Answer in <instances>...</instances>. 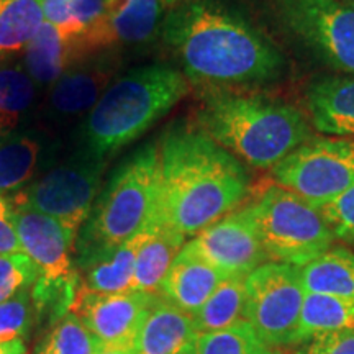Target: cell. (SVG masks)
<instances>
[{
  "instance_id": "cell-40",
  "label": "cell",
  "mask_w": 354,
  "mask_h": 354,
  "mask_svg": "<svg viewBox=\"0 0 354 354\" xmlns=\"http://www.w3.org/2000/svg\"><path fill=\"white\" fill-rule=\"evenodd\" d=\"M349 6L354 7V0H349Z\"/></svg>"
},
{
  "instance_id": "cell-28",
  "label": "cell",
  "mask_w": 354,
  "mask_h": 354,
  "mask_svg": "<svg viewBox=\"0 0 354 354\" xmlns=\"http://www.w3.org/2000/svg\"><path fill=\"white\" fill-rule=\"evenodd\" d=\"M37 88L38 84L24 64L0 61V118L10 131L33 105Z\"/></svg>"
},
{
  "instance_id": "cell-18",
  "label": "cell",
  "mask_w": 354,
  "mask_h": 354,
  "mask_svg": "<svg viewBox=\"0 0 354 354\" xmlns=\"http://www.w3.org/2000/svg\"><path fill=\"white\" fill-rule=\"evenodd\" d=\"M24 53L21 64L38 86H51L66 71L95 55L84 43L64 38L46 21Z\"/></svg>"
},
{
  "instance_id": "cell-2",
  "label": "cell",
  "mask_w": 354,
  "mask_h": 354,
  "mask_svg": "<svg viewBox=\"0 0 354 354\" xmlns=\"http://www.w3.org/2000/svg\"><path fill=\"white\" fill-rule=\"evenodd\" d=\"M162 38L194 86L264 84L282 76L286 59L271 39L234 13L212 2L172 7Z\"/></svg>"
},
{
  "instance_id": "cell-35",
  "label": "cell",
  "mask_w": 354,
  "mask_h": 354,
  "mask_svg": "<svg viewBox=\"0 0 354 354\" xmlns=\"http://www.w3.org/2000/svg\"><path fill=\"white\" fill-rule=\"evenodd\" d=\"M7 253H21V248L13 223L10 198L0 196V254Z\"/></svg>"
},
{
  "instance_id": "cell-5",
  "label": "cell",
  "mask_w": 354,
  "mask_h": 354,
  "mask_svg": "<svg viewBox=\"0 0 354 354\" xmlns=\"http://www.w3.org/2000/svg\"><path fill=\"white\" fill-rule=\"evenodd\" d=\"M159 189V149L149 143L128 156L100 189L81 234L79 261L113 250L153 223Z\"/></svg>"
},
{
  "instance_id": "cell-12",
  "label": "cell",
  "mask_w": 354,
  "mask_h": 354,
  "mask_svg": "<svg viewBox=\"0 0 354 354\" xmlns=\"http://www.w3.org/2000/svg\"><path fill=\"white\" fill-rule=\"evenodd\" d=\"M156 299V294L136 290L97 294L84 289L79 282L71 312L104 346L135 348L145 318Z\"/></svg>"
},
{
  "instance_id": "cell-24",
  "label": "cell",
  "mask_w": 354,
  "mask_h": 354,
  "mask_svg": "<svg viewBox=\"0 0 354 354\" xmlns=\"http://www.w3.org/2000/svg\"><path fill=\"white\" fill-rule=\"evenodd\" d=\"M354 330V302L326 294L305 292L297 343L315 336Z\"/></svg>"
},
{
  "instance_id": "cell-38",
  "label": "cell",
  "mask_w": 354,
  "mask_h": 354,
  "mask_svg": "<svg viewBox=\"0 0 354 354\" xmlns=\"http://www.w3.org/2000/svg\"><path fill=\"white\" fill-rule=\"evenodd\" d=\"M180 2H183V0H162V3H165V7H169V8L179 6Z\"/></svg>"
},
{
  "instance_id": "cell-23",
  "label": "cell",
  "mask_w": 354,
  "mask_h": 354,
  "mask_svg": "<svg viewBox=\"0 0 354 354\" xmlns=\"http://www.w3.org/2000/svg\"><path fill=\"white\" fill-rule=\"evenodd\" d=\"M305 292L326 294L354 302V253L348 248H330L300 268Z\"/></svg>"
},
{
  "instance_id": "cell-31",
  "label": "cell",
  "mask_w": 354,
  "mask_h": 354,
  "mask_svg": "<svg viewBox=\"0 0 354 354\" xmlns=\"http://www.w3.org/2000/svg\"><path fill=\"white\" fill-rule=\"evenodd\" d=\"M39 276L37 264L25 253L0 254V304L33 287Z\"/></svg>"
},
{
  "instance_id": "cell-13",
  "label": "cell",
  "mask_w": 354,
  "mask_h": 354,
  "mask_svg": "<svg viewBox=\"0 0 354 354\" xmlns=\"http://www.w3.org/2000/svg\"><path fill=\"white\" fill-rule=\"evenodd\" d=\"M12 209L21 253L37 264L41 277L46 281L76 279L71 253L76 246L77 233L25 203L12 202Z\"/></svg>"
},
{
  "instance_id": "cell-21",
  "label": "cell",
  "mask_w": 354,
  "mask_h": 354,
  "mask_svg": "<svg viewBox=\"0 0 354 354\" xmlns=\"http://www.w3.org/2000/svg\"><path fill=\"white\" fill-rule=\"evenodd\" d=\"M185 243L187 240L171 230L154 223L149 225L148 236L136 254L131 290L158 295L162 279Z\"/></svg>"
},
{
  "instance_id": "cell-26",
  "label": "cell",
  "mask_w": 354,
  "mask_h": 354,
  "mask_svg": "<svg viewBox=\"0 0 354 354\" xmlns=\"http://www.w3.org/2000/svg\"><path fill=\"white\" fill-rule=\"evenodd\" d=\"M245 279L225 277L214 294L192 315L198 335L232 328L245 322Z\"/></svg>"
},
{
  "instance_id": "cell-19",
  "label": "cell",
  "mask_w": 354,
  "mask_h": 354,
  "mask_svg": "<svg viewBox=\"0 0 354 354\" xmlns=\"http://www.w3.org/2000/svg\"><path fill=\"white\" fill-rule=\"evenodd\" d=\"M312 125L333 136H354V77H325L307 92Z\"/></svg>"
},
{
  "instance_id": "cell-4",
  "label": "cell",
  "mask_w": 354,
  "mask_h": 354,
  "mask_svg": "<svg viewBox=\"0 0 354 354\" xmlns=\"http://www.w3.org/2000/svg\"><path fill=\"white\" fill-rule=\"evenodd\" d=\"M190 82L167 64L140 66L109 84L82 125L86 151L112 156L161 120L189 94Z\"/></svg>"
},
{
  "instance_id": "cell-6",
  "label": "cell",
  "mask_w": 354,
  "mask_h": 354,
  "mask_svg": "<svg viewBox=\"0 0 354 354\" xmlns=\"http://www.w3.org/2000/svg\"><path fill=\"white\" fill-rule=\"evenodd\" d=\"M268 259L302 268L336 240L320 210L281 185H271L250 205Z\"/></svg>"
},
{
  "instance_id": "cell-14",
  "label": "cell",
  "mask_w": 354,
  "mask_h": 354,
  "mask_svg": "<svg viewBox=\"0 0 354 354\" xmlns=\"http://www.w3.org/2000/svg\"><path fill=\"white\" fill-rule=\"evenodd\" d=\"M112 66L105 57L73 66L50 86L44 113L59 122L88 113L112 82Z\"/></svg>"
},
{
  "instance_id": "cell-11",
  "label": "cell",
  "mask_w": 354,
  "mask_h": 354,
  "mask_svg": "<svg viewBox=\"0 0 354 354\" xmlns=\"http://www.w3.org/2000/svg\"><path fill=\"white\" fill-rule=\"evenodd\" d=\"M184 246L227 277H246L268 261L250 207L230 212Z\"/></svg>"
},
{
  "instance_id": "cell-1",
  "label": "cell",
  "mask_w": 354,
  "mask_h": 354,
  "mask_svg": "<svg viewBox=\"0 0 354 354\" xmlns=\"http://www.w3.org/2000/svg\"><path fill=\"white\" fill-rule=\"evenodd\" d=\"M158 149L154 225L187 240L246 198L250 176L243 162L197 127L171 128L162 135Z\"/></svg>"
},
{
  "instance_id": "cell-39",
  "label": "cell",
  "mask_w": 354,
  "mask_h": 354,
  "mask_svg": "<svg viewBox=\"0 0 354 354\" xmlns=\"http://www.w3.org/2000/svg\"><path fill=\"white\" fill-rule=\"evenodd\" d=\"M10 130H8L7 128V125H6V122L2 120V118H0V138H2L3 135H6V133H8Z\"/></svg>"
},
{
  "instance_id": "cell-15",
  "label": "cell",
  "mask_w": 354,
  "mask_h": 354,
  "mask_svg": "<svg viewBox=\"0 0 354 354\" xmlns=\"http://www.w3.org/2000/svg\"><path fill=\"white\" fill-rule=\"evenodd\" d=\"M225 277V274L216 271L214 266L184 246L162 279L158 295L172 307L192 317Z\"/></svg>"
},
{
  "instance_id": "cell-20",
  "label": "cell",
  "mask_w": 354,
  "mask_h": 354,
  "mask_svg": "<svg viewBox=\"0 0 354 354\" xmlns=\"http://www.w3.org/2000/svg\"><path fill=\"white\" fill-rule=\"evenodd\" d=\"M148 232L149 227L113 250L79 261L82 269V277H79L81 287L97 294H120L131 290L136 254Z\"/></svg>"
},
{
  "instance_id": "cell-36",
  "label": "cell",
  "mask_w": 354,
  "mask_h": 354,
  "mask_svg": "<svg viewBox=\"0 0 354 354\" xmlns=\"http://www.w3.org/2000/svg\"><path fill=\"white\" fill-rule=\"evenodd\" d=\"M0 354H25V344L21 339L0 343Z\"/></svg>"
},
{
  "instance_id": "cell-9",
  "label": "cell",
  "mask_w": 354,
  "mask_h": 354,
  "mask_svg": "<svg viewBox=\"0 0 354 354\" xmlns=\"http://www.w3.org/2000/svg\"><path fill=\"white\" fill-rule=\"evenodd\" d=\"M277 15L318 61L354 74V7L342 0H279Z\"/></svg>"
},
{
  "instance_id": "cell-22",
  "label": "cell",
  "mask_w": 354,
  "mask_h": 354,
  "mask_svg": "<svg viewBox=\"0 0 354 354\" xmlns=\"http://www.w3.org/2000/svg\"><path fill=\"white\" fill-rule=\"evenodd\" d=\"M115 44H140L154 37L161 25L162 0H104Z\"/></svg>"
},
{
  "instance_id": "cell-34",
  "label": "cell",
  "mask_w": 354,
  "mask_h": 354,
  "mask_svg": "<svg viewBox=\"0 0 354 354\" xmlns=\"http://www.w3.org/2000/svg\"><path fill=\"white\" fill-rule=\"evenodd\" d=\"M305 354H354V330L315 336L308 339Z\"/></svg>"
},
{
  "instance_id": "cell-29",
  "label": "cell",
  "mask_w": 354,
  "mask_h": 354,
  "mask_svg": "<svg viewBox=\"0 0 354 354\" xmlns=\"http://www.w3.org/2000/svg\"><path fill=\"white\" fill-rule=\"evenodd\" d=\"M104 346L87 326L68 312L59 318L37 349V354H97Z\"/></svg>"
},
{
  "instance_id": "cell-32",
  "label": "cell",
  "mask_w": 354,
  "mask_h": 354,
  "mask_svg": "<svg viewBox=\"0 0 354 354\" xmlns=\"http://www.w3.org/2000/svg\"><path fill=\"white\" fill-rule=\"evenodd\" d=\"M32 287L0 304V343L24 339L33 322Z\"/></svg>"
},
{
  "instance_id": "cell-10",
  "label": "cell",
  "mask_w": 354,
  "mask_h": 354,
  "mask_svg": "<svg viewBox=\"0 0 354 354\" xmlns=\"http://www.w3.org/2000/svg\"><path fill=\"white\" fill-rule=\"evenodd\" d=\"M104 169L105 159L81 153L77 158L53 167L10 201L50 215L77 233L99 196Z\"/></svg>"
},
{
  "instance_id": "cell-33",
  "label": "cell",
  "mask_w": 354,
  "mask_h": 354,
  "mask_svg": "<svg viewBox=\"0 0 354 354\" xmlns=\"http://www.w3.org/2000/svg\"><path fill=\"white\" fill-rule=\"evenodd\" d=\"M320 214L338 240L354 241V184L335 201L323 205Z\"/></svg>"
},
{
  "instance_id": "cell-30",
  "label": "cell",
  "mask_w": 354,
  "mask_h": 354,
  "mask_svg": "<svg viewBox=\"0 0 354 354\" xmlns=\"http://www.w3.org/2000/svg\"><path fill=\"white\" fill-rule=\"evenodd\" d=\"M197 354H276L274 349L261 342L246 322L232 328L203 333L198 336Z\"/></svg>"
},
{
  "instance_id": "cell-27",
  "label": "cell",
  "mask_w": 354,
  "mask_h": 354,
  "mask_svg": "<svg viewBox=\"0 0 354 354\" xmlns=\"http://www.w3.org/2000/svg\"><path fill=\"white\" fill-rule=\"evenodd\" d=\"M43 24L41 0H0V57L24 51Z\"/></svg>"
},
{
  "instance_id": "cell-25",
  "label": "cell",
  "mask_w": 354,
  "mask_h": 354,
  "mask_svg": "<svg viewBox=\"0 0 354 354\" xmlns=\"http://www.w3.org/2000/svg\"><path fill=\"white\" fill-rule=\"evenodd\" d=\"M39 156L38 138L28 133H6L0 138V196L20 192L37 172Z\"/></svg>"
},
{
  "instance_id": "cell-17",
  "label": "cell",
  "mask_w": 354,
  "mask_h": 354,
  "mask_svg": "<svg viewBox=\"0 0 354 354\" xmlns=\"http://www.w3.org/2000/svg\"><path fill=\"white\" fill-rule=\"evenodd\" d=\"M198 336L192 317L158 295L136 338L135 351L136 354H197Z\"/></svg>"
},
{
  "instance_id": "cell-37",
  "label": "cell",
  "mask_w": 354,
  "mask_h": 354,
  "mask_svg": "<svg viewBox=\"0 0 354 354\" xmlns=\"http://www.w3.org/2000/svg\"><path fill=\"white\" fill-rule=\"evenodd\" d=\"M97 354H136V351L128 346H102Z\"/></svg>"
},
{
  "instance_id": "cell-3",
  "label": "cell",
  "mask_w": 354,
  "mask_h": 354,
  "mask_svg": "<svg viewBox=\"0 0 354 354\" xmlns=\"http://www.w3.org/2000/svg\"><path fill=\"white\" fill-rule=\"evenodd\" d=\"M197 128L246 165L266 169L312 140L294 105L271 97L210 87L202 92Z\"/></svg>"
},
{
  "instance_id": "cell-16",
  "label": "cell",
  "mask_w": 354,
  "mask_h": 354,
  "mask_svg": "<svg viewBox=\"0 0 354 354\" xmlns=\"http://www.w3.org/2000/svg\"><path fill=\"white\" fill-rule=\"evenodd\" d=\"M44 21L64 38L81 41L92 53L115 44L104 0H41Z\"/></svg>"
},
{
  "instance_id": "cell-7",
  "label": "cell",
  "mask_w": 354,
  "mask_h": 354,
  "mask_svg": "<svg viewBox=\"0 0 354 354\" xmlns=\"http://www.w3.org/2000/svg\"><path fill=\"white\" fill-rule=\"evenodd\" d=\"M305 289L300 268L264 263L245 279V322L271 348L297 343Z\"/></svg>"
},
{
  "instance_id": "cell-8",
  "label": "cell",
  "mask_w": 354,
  "mask_h": 354,
  "mask_svg": "<svg viewBox=\"0 0 354 354\" xmlns=\"http://www.w3.org/2000/svg\"><path fill=\"white\" fill-rule=\"evenodd\" d=\"M272 176L320 210L354 184V140H310L277 162Z\"/></svg>"
}]
</instances>
